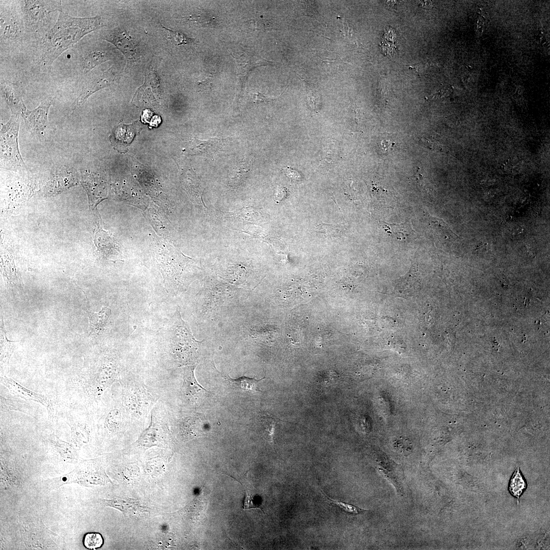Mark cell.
<instances>
[{
    "instance_id": "obj_1",
    "label": "cell",
    "mask_w": 550,
    "mask_h": 550,
    "mask_svg": "<svg viewBox=\"0 0 550 550\" xmlns=\"http://www.w3.org/2000/svg\"><path fill=\"white\" fill-rule=\"evenodd\" d=\"M102 26L99 16L88 18L70 16L63 10L58 20L43 40V52L40 63L50 66L66 50L72 47L85 35Z\"/></svg>"
},
{
    "instance_id": "obj_2",
    "label": "cell",
    "mask_w": 550,
    "mask_h": 550,
    "mask_svg": "<svg viewBox=\"0 0 550 550\" xmlns=\"http://www.w3.org/2000/svg\"><path fill=\"white\" fill-rule=\"evenodd\" d=\"M163 339L168 341L176 359L182 364L194 362L197 351L202 341L193 336L188 324L181 317L178 307L163 327Z\"/></svg>"
},
{
    "instance_id": "obj_3",
    "label": "cell",
    "mask_w": 550,
    "mask_h": 550,
    "mask_svg": "<svg viewBox=\"0 0 550 550\" xmlns=\"http://www.w3.org/2000/svg\"><path fill=\"white\" fill-rule=\"evenodd\" d=\"M19 521L21 538L27 549L59 548V536L47 528L40 519L22 517Z\"/></svg>"
},
{
    "instance_id": "obj_4",
    "label": "cell",
    "mask_w": 550,
    "mask_h": 550,
    "mask_svg": "<svg viewBox=\"0 0 550 550\" xmlns=\"http://www.w3.org/2000/svg\"><path fill=\"white\" fill-rule=\"evenodd\" d=\"M92 462L88 460L79 461L69 473L44 480V485L48 490H52L68 484L91 486L104 483L106 480L105 474L101 469L95 468Z\"/></svg>"
},
{
    "instance_id": "obj_5",
    "label": "cell",
    "mask_w": 550,
    "mask_h": 550,
    "mask_svg": "<svg viewBox=\"0 0 550 550\" xmlns=\"http://www.w3.org/2000/svg\"><path fill=\"white\" fill-rule=\"evenodd\" d=\"M19 114L13 113L9 122L6 124H2L1 157L3 167L15 168L24 165L17 142Z\"/></svg>"
},
{
    "instance_id": "obj_6",
    "label": "cell",
    "mask_w": 550,
    "mask_h": 550,
    "mask_svg": "<svg viewBox=\"0 0 550 550\" xmlns=\"http://www.w3.org/2000/svg\"><path fill=\"white\" fill-rule=\"evenodd\" d=\"M228 50L235 61L237 76L241 88L253 69L267 65L269 63L268 61L240 46H230Z\"/></svg>"
},
{
    "instance_id": "obj_7",
    "label": "cell",
    "mask_w": 550,
    "mask_h": 550,
    "mask_svg": "<svg viewBox=\"0 0 550 550\" xmlns=\"http://www.w3.org/2000/svg\"><path fill=\"white\" fill-rule=\"evenodd\" d=\"M21 2L26 17L35 30H38L43 25L47 24L51 12L62 10L60 1H23Z\"/></svg>"
},
{
    "instance_id": "obj_8",
    "label": "cell",
    "mask_w": 550,
    "mask_h": 550,
    "mask_svg": "<svg viewBox=\"0 0 550 550\" xmlns=\"http://www.w3.org/2000/svg\"><path fill=\"white\" fill-rule=\"evenodd\" d=\"M1 381L13 394L25 400L41 404L46 408L50 419H54L57 414L56 403L50 397L31 391L5 375L1 376Z\"/></svg>"
},
{
    "instance_id": "obj_9",
    "label": "cell",
    "mask_w": 550,
    "mask_h": 550,
    "mask_svg": "<svg viewBox=\"0 0 550 550\" xmlns=\"http://www.w3.org/2000/svg\"><path fill=\"white\" fill-rule=\"evenodd\" d=\"M103 38L119 49L128 62H134L138 59L136 46L129 34L125 30L116 28L108 31Z\"/></svg>"
},
{
    "instance_id": "obj_10",
    "label": "cell",
    "mask_w": 550,
    "mask_h": 550,
    "mask_svg": "<svg viewBox=\"0 0 550 550\" xmlns=\"http://www.w3.org/2000/svg\"><path fill=\"white\" fill-rule=\"evenodd\" d=\"M51 103L45 101L34 110L28 109L23 103L21 107V113L25 124L32 132L40 133L46 127L47 115Z\"/></svg>"
},
{
    "instance_id": "obj_11",
    "label": "cell",
    "mask_w": 550,
    "mask_h": 550,
    "mask_svg": "<svg viewBox=\"0 0 550 550\" xmlns=\"http://www.w3.org/2000/svg\"><path fill=\"white\" fill-rule=\"evenodd\" d=\"M1 489L12 490L18 488L23 482V475L13 461L1 456Z\"/></svg>"
},
{
    "instance_id": "obj_12",
    "label": "cell",
    "mask_w": 550,
    "mask_h": 550,
    "mask_svg": "<svg viewBox=\"0 0 550 550\" xmlns=\"http://www.w3.org/2000/svg\"><path fill=\"white\" fill-rule=\"evenodd\" d=\"M116 78L113 69L111 68L100 74L94 76L85 84L77 99L76 104L81 105L88 97L96 91L112 85Z\"/></svg>"
},
{
    "instance_id": "obj_13",
    "label": "cell",
    "mask_w": 550,
    "mask_h": 550,
    "mask_svg": "<svg viewBox=\"0 0 550 550\" xmlns=\"http://www.w3.org/2000/svg\"><path fill=\"white\" fill-rule=\"evenodd\" d=\"M48 443L52 451L61 461L74 464L79 461L77 449L71 443L63 441L56 435L50 436Z\"/></svg>"
},
{
    "instance_id": "obj_14",
    "label": "cell",
    "mask_w": 550,
    "mask_h": 550,
    "mask_svg": "<svg viewBox=\"0 0 550 550\" xmlns=\"http://www.w3.org/2000/svg\"><path fill=\"white\" fill-rule=\"evenodd\" d=\"M222 142L217 138L201 140L194 138L190 142L189 151L190 154L213 158L215 153L222 147Z\"/></svg>"
},
{
    "instance_id": "obj_15",
    "label": "cell",
    "mask_w": 550,
    "mask_h": 550,
    "mask_svg": "<svg viewBox=\"0 0 550 550\" xmlns=\"http://www.w3.org/2000/svg\"><path fill=\"white\" fill-rule=\"evenodd\" d=\"M1 91L7 103L13 113H21V107L24 103L21 97L22 89L18 84L9 81L1 82Z\"/></svg>"
},
{
    "instance_id": "obj_16",
    "label": "cell",
    "mask_w": 550,
    "mask_h": 550,
    "mask_svg": "<svg viewBox=\"0 0 550 550\" xmlns=\"http://www.w3.org/2000/svg\"><path fill=\"white\" fill-rule=\"evenodd\" d=\"M253 158L246 157L238 162L230 173L229 185L234 188L239 186L248 177L251 171Z\"/></svg>"
},
{
    "instance_id": "obj_17",
    "label": "cell",
    "mask_w": 550,
    "mask_h": 550,
    "mask_svg": "<svg viewBox=\"0 0 550 550\" xmlns=\"http://www.w3.org/2000/svg\"><path fill=\"white\" fill-rule=\"evenodd\" d=\"M71 429V443L77 449L86 445L89 441V431L87 425L79 421L69 424Z\"/></svg>"
},
{
    "instance_id": "obj_18",
    "label": "cell",
    "mask_w": 550,
    "mask_h": 550,
    "mask_svg": "<svg viewBox=\"0 0 550 550\" xmlns=\"http://www.w3.org/2000/svg\"><path fill=\"white\" fill-rule=\"evenodd\" d=\"M196 365H189L183 368V391L186 396H194L199 392L207 391L199 384L195 378L194 370Z\"/></svg>"
},
{
    "instance_id": "obj_19",
    "label": "cell",
    "mask_w": 550,
    "mask_h": 550,
    "mask_svg": "<svg viewBox=\"0 0 550 550\" xmlns=\"http://www.w3.org/2000/svg\"><path fill=\"white\" fill-rule=\"evenodd\" d=\"M111 313V309L103 307L99 312L89 314V334L97 335L103 331Z\"/></svg>"
},
{
    "instance_id": "obj_20",
    "label": "cell",
    "mask_w": 550,
    "mask_h": 550,
    "mask_svg": "<svg viewBox=\"0 0 550 550\" xmlns=\"http://www.w3.org/2000/svg\"><path fill=\"white\" fill-rule=\"evenodd\" d=\"M224 378L236 389L243 391L251 390L260 392L261 390L257 386L258 383L265 377H263L261 379H256L255 377L250 378L244 375L235 379L232 378L229 376L224 377Z\"/></svg>"
},
{
    "instance_id": "obj_21",
    "label": "cell",
    "mask_w": 550,
    "mask_h": 550,
    "mask_svg": "<svg viewBox=\"0 0 550 550\" xmlns=\"http://www.w3.org/2000/svg\"><path fill=\"white\" fill-rule=\"evenodd\" d=\"M4 326L3 321L1 335V368L3 370L6 371V369L8 368L11 356L14 349L13 344L14 342L8 340Z\"/></svg>"
},
{
    "instance_id": "obj_22",
    "label": "cell",
    "mask_w": 550,
    "mask_h": 550,
    "mask_svg": "<svg viewBox=\"0 0 550 550\" xmlns=\"http://www.w3.org/2000/svg\"><path fill=\"white\" fill-rule=\"evenodd\" d=\"M110 58L109 55L104 51H94L90 53L83 61L84 73H88L96 66L108 61Z\"/></svg>"
},
{
    "instance_id": "obj_23",
    "label": "cell",
    "mask_w": 550,
    "mask_h": 550,
    "mask_svg": "<svg viewBox=\"0 0 550 550\" xmlns=\"http://www.w3.org/2000/svg\"><path fill=\"white\" fill-rule=\"evenodd\" d=\"M383 227L388 233L399 235L400 239H406L413 232L410 224L408 222L400 224H389L384 222Z\"/></svg>"
},
{
    "instance_id": "obj_24",
    "label": "cell",
    "mask_w": 550,
    "mask_h": 550,
    "mask_svg": "<svg viewBox=\"0 0 550 550\" xmlns=\"http://www.w3.org/2000/svg\"><path fill=\"white\" fill-rule=\"evenodd\" d=\"M231 215L252 223L260 222L262 217L260 211L253 207H243L236 212L231 213Z\"/></svg>"
},
{
    "instance_id": "obj_25",
    "label": "cell",
    "mask_w": 550,
    "mask_h": 550,
    "mask_svg": "<svg viewBox=\"0 0 550 550\" xmlns=\"http://www.w3.org/2000/svg\"><path fill=\"white\" fill-rule=\"evenodd\" d=\"M526 488V484L521 475L519 468L514 472L510 480L509 490L511 493L518 498Z\"/></svg>"
},
{
    "instance_id": "obj_26",
    "label": "cell",
    "mask_w": 550,
    "mask_h": 550,
    "mask_svg": "<svg viewBox=\"0 0 550 550\" xmlns=\"http://www.w3.org/2000/svg\"><path fill=\"white\" fill-rule=\"evenodd\" d=\"M95 241L97 247L104 252L109 251L115 247L113 239L101 227L95 235Z\"/></svg>"
},
{
    "instance_id": "obj_27",
    "label": "cell",
    "mask_w": 550,
    "mask_h": 550,
    "mask_svg": "<svg viewBox=\"0 0 550 550\" xmlns=\"http://www.w3.org/2000/svg\"><path fill=\"white\" fill-rule=\"evenodd\" d=\"M261 422L264 438L270 443H273V434L277 420L272 417L263 416L261 417Z\"/></svg>"
},
{
    "instance_id": "obj_28",
    "label": "cell",
    "mask_w": 550,
    "mask_h": 550,
    "mask_svg": "<svg viewBox=\"0 0 550 550\" xmlns=\"http://www.w3.org/2000/svg\"><path fill=\"white\" fill-rule=\"evenodd\" d=\"M162 28L168 33L167 38L174 44L177 46L187 45L190 43L194 40L188 38L184 34L176 31L169 29L160 24Z\"/></svg>"
},
{
    "instance_id": "obj_29",
    "label": "cell",
    "mask_w": 550,
    "mask_h": 550,
    "mask_svg": "<svg viewBox=\"0 0 550 550\" xmlns=\"http://www.w3.org/2000/svg\"><path fill=\"white\" fill-rule=\"evenodd\" d=\"M83 543L87 548L96 549L102 545L103 539L102 535L99 533H88L84 536Z\"/></svg>"
},
{
    "instance_id": "obj_30",
    "label": "cell",
    "mask_w": 550,
    "mask_h": 550,
    "mask_svg": "<svg viewBox=\"0 0 550 550\" xmlns=\"http://www.w3.org/2000/svg\"><path fill=\"white\" fill-rule=\"evenodd\" d=\"M105 426L111 431L116 430L121 424V415L117 409H113L107 414Z\"/></svg>"
},
{
    "instance_id": "obj_31",
    "label": "cell",
    "mask_w": 550,
    "mask_h": 550,
    "mask_svg": "<svg viewBox=\"0 0 550 550\" xmlns=\"http://www.w3.org/2000/svg\"><path fill=\"white\" fill-rule=\"evenodd\" d=\"M323 494L331 504L336 505L347 514L355 515L366 511L351 504L333 500L326 496L323 492Z\"/></svg>"
},
{
    "instance_id": "obj_32",
    "label": "cell",
    "mask_w": 550,
    "mask_h": 550,
    "mask_svg": "<svg viewBox=\"0 0 550 550\" xmlns=\"http://www.w3.org/2000/svg\"><path fill=\"white\" fill-rule=\"evenodd\" d=\"M1 406L3 409L17 410L26 413V407L22 404V402L6 398L1 395Z\"/></svg>"
},
{
    "instance_id": "obj_33",
    "label": "cell",
    "mask_w": 550,
    "mask_h": 550,
    "mask_svg": "<svg viewBox=\"0 0 550 550\" xmlns=\"http://www.w3.org/2000/svg\"><path fill=\"white\" fill-rule=\"evenodd\" d=\"M253 501H254V499H253V496L252 495H251L250 493L249 492H248L247 491H245V496H244V500H243V509L244 510L250 509H252V508L261 509L259 505L255 504L253 502Z\"/></svg>"
},
{
    "instance_id": "obj_34",
    "label": "cell",
    "mask_w": 550,
    "mask_h": 550,
    "mask_svg": "<svg viewBox=\"0 0 550 550\" xmlns=\"http://www.w3.org/2000/svg\"><path fill=\"white\" fill-rule=\"evenodd\" d=\"M308 99L311 107L317 108L319 99L318 94L316 91L309 89L308 93Z\"/></svg>"
},
{
    "instance_id": "obj_35",
    "label": "cell",
    "mask_w": 550,
    "mask_h": 550,
    "mask_svg": "<svg viewBox=\"0 0 550 550\" xmlns=\"http://www.w3.org/2000/svg\"><path fill=\"white\" fill-rule=\"evenodd\" d=\"M251 95L252 98H253V101L256 102V103H261V102H267V101H272V100H273L274 99H276L277 98H269L268 97H267V96L263 95L262 94H261V93H259L258 92H253V93L251 92Z\"/></svg>"
},
{
    "instance_id": "obj_36",
    "label": "cell",
    "mask_w": 550,
    "mask_h": 550,
    "mask_svg": "<svg viewBox=\"0 0 550 550\" xmlns=\"http://www.w3.org/2000/svg\"><path fill=\"white\" fill-rule=\"evenodd\" d=\"M282 171L286 176L290 178L298 179L301 177L300 175L297 171L292 169L290 167H286L283 169Z\"/></svg>"
},
{
    "instance_id": "obj_37",
    "label": "cell",
    "mask_w": 550,
    "mask_h": 550,
    "mask_svg": "<svg viewBox=\"0 0 550 550\" xmlns=\"http://www.w3.org/2000/svg\"><path fill=\"white\" fill-rule=\"evenodd\" d=\"M287 191L285 187L282 186H277L276 188L275 199L277 200H279V201H280L285 197Z\"/></svg>"
},
{
    "instance_id": "obj_38",
    "label": "cell",
    "mask_w": 550,
    "mask_h": 550,
    "mask_svg": "<svg viewBox=\"0 0 550 550\" xmlns=\"http://www.w3.org/2000/svg\"><path fill=\"white\" fill-rule=\"evenodd\" d=\"M420 4L422 7L425 9H430L432 7V3L431 1H420Z\"/></svg>"
}]
</instances>
